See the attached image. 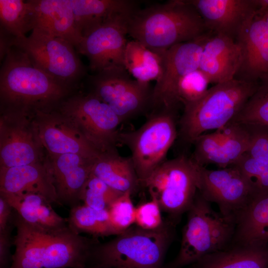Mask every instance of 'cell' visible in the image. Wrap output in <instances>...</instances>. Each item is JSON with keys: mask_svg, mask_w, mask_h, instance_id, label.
Masks as SVG:
<instances>
[{"mask_svg": "<svg viewBox=\"0 0 268 268\" xmlns=\"http://www.w3.org/2000/svg\"><path fill=\"white\" fill-rule=\"evenodd\" d=\"M260 14V13H259ZM263 15V16L265 18V19L268 25V11H267L266 12L263 13V14H260Z\"/></svg>", "mask_w": 268, "mask_h": 268, "instance_id": "b9f144b4", "label": "cell"}, {"mask_svg": "<svg viewBox=\"0 0 268 268\" xmlns=\"http://www.w3.org/2000/svg\"><path fill=\"white\" fill-rule=\"evenodd\" d=\"M147 202L142 203L136 208L135 223L140 228L154 230L164 223L159 204L153 197Z\"/></svg>", "mask_w": 268, "mask_h": 268, "instance_id": "74e56055", "label": "cell"}, {"mask_svg": "<svg viewBox=\"0 0 268 268\" xmlns=\"http://www.w3.org/2000/svg\"><path fill=\"white\" fill-rule=\"evenodd\" d=\"M125 69L137 81H156L161 72V57L140 42L128 41L124 58Z\"/></svg>", "mask_w": 268, "mask_h": 268, "instance_id": "83f0119b", "label": "cell"}, {"mask_svg": "<svg viewBox=\"0 0 268 268\" xmlns=\"http://www.w3.org/2000/svg\"><path fill=\"white\" fill-rule=\"evenodd\" d=\"M268 243V194L255 197L236 217L232 243Z\"/></svg>", "mask_w": 268, "mask_h": 268, "instance_id": "4316f807", "label": "cell"}, {"mask_svg": "<svg viewBox=\"0 0 268 268\" xmlns=\"http://www.w3.org/2000/svg\"><path fill=\"white\" fill-rule=\"evenodd\" d=\"M0 195L28 224L43 228H58L68 225L67 218L59 215L53 208L52 203L40 194L0 192Z\"/></svg>", "mask_w": 268, "mask_h": 268, "instance_id": "cb8c5ba5", "label": "cell"}, {"mask_svg": "<svg viewBox=\"0 0 268 268\" xmlns=\"http://www.w3.org/2000/svg\"><path fill=\"white\" fill-rule=\"evenodd\" d=\"M175 226L166 218L154 230L131 227L107 242L97 243L89 263L112 268H162Z\"/></svg>", "mask_w": 268, "mask_h": 268, "instance_id": "5b68a950", "label": "cell"}, {"mask_svg": "<svg viewBox=\"0 0 268 268\" xmlns=\"http://www.w3.org/2000/svg\"><path fill=\"white\" fill-rule=\"evenodd\" d=\"M241 60V48L235 40L211 32L204 45L199 69L209 83L216 84L234 79Z\"/></svg>", "mask_w": 268, "mask_h": 268, "instance_id": "ffe728a7", "label": "cell"}, {"mask_svg": "<svg viewBox=\"0 0 268 268\" xmlns=\"http://www.w3.org/2000/svg\"><path fill=\"white\" fill-rule=\"evenodd\" d=\"M70 89L34 66L17 47H11L2 61L0 96L5 110L48 111L63 101Z\"/></svg>", "mask_w": 268, "mask_h": 268, "instance_id": "3957f363", "label": "cell"}, {"mask_svg": "<svg viewBox=\"0 0 268 268\" xmlns=\"http://www.w3.org/2000/svg\"><path fill=\"white\" fill-rule=\"evenodd\" d=\"M243 125L247 128L250 134V145L246 153L268 164V127Z\"/></svg>", "mask_w": 268, "mask_h": 268, "instance_id": "8d00e7d4", "label": "cell"}, {"mask_svg": "<svg viewBox=\"0 0 268 268\" xmlns=\"http://www.w3.org/2000/svg\"><path fill=\"white\" fill-rule=\"evenodd\" d=\"M70 3L82 37L107 17L137 9V1L131 0H70Z\"/></svg>", "mask_w": 268, "mask_h": 268, "instance_id": "484cf974", "label": "cell"}, {"mask_svg": "<svg viewBox=\"0 0 268 268\" xmlns=\"http://www.w3.org/2000/svg\"><path fill=\"white\" fill-rule=\"evenodd\" d=\"M12 46L25 52L36 67L71 88L85 74L75 48L64 39L33 29L28 36L12 39Z\"/></svg>", "mask_w": 268, "mask_h": 268, "instance_id": "9c48e42d", "label": "cell"}, {"mask_svg": "<svg viewBox=\"0 0 268 268\" xmlns=\"http://www.w3.org/2000/svg\"><path fill=\"white\" fill-rule=\"evenodd\" d=\"M210 33L175 45L160 55L161 72L152 89L151 113L178 112L174 103L176 87L187 74L199 69L203 47Z\"/></svg>", "mask_w": 268, "mask_h": 268, "instance_id": "7c38bea8", "label": "cell"}, {"mask_svg": "<svg viewBox=\"0 0 268 268\" xmlns=\"http://www.w3.org/2000/svg\"><path fill=\"white\" fill-rule=\"evenodd\" d=\"M16 234L9 268H87L97 238H88L68 225L43 228L24 221L15 210Z\"/></svg>", "mask_w": 268, "mask_h": 268, "instance_id": "6da1fadb", "label": "cell"}, {"mask_svg": "<svg viewBox=\"0 0 268 268\" xmlns=\"http://www.w3.org/2000/svg\"><path fill=\"white\" fill-rule=\"evenodd\" d=\"M0 192L36 193L46 198L52 204L62 205L47 162L0 167Z\"/></svg>", "mask_w": 268, "mask_h": 268, "instance_id": "44dd1931", "label": "cell"}, {"mask_svg": "<svg viewBox=\"0 0 268 268\" xmlns=\"http://www.w3.org/2000/svg\"><path fill=\"white\" fill-rule=\"evenodd\" d=\"M133 13L113 14L83 36L76 51L87 57L89 68L95 73L111 68H125L128 22Z\"/></svg>", "mask_w": 268, "mask_h": 268, "instance_id": "4fadbf2b", "label": "cell"}, {"mask_svg": "<svg viewBox=\"0 0 268 268\" xmlns=\"http://www.w3.org/2000/svg\"><path fill=\"white\" fill-rule=\"evenodd\" d=\"M218 130L215 165L219 168H226L233 165L247 152L250 134L245 125L232 122Z\"/></svg>", "mask_w": 268, "mask_h": 268, "instance_id": "f546056e", "label": "cell"}, {"mask_svg": "<svg viewBox=\"0 0 268 268\" xmlns=\"http://www.w3.org/2000/svg\"><path fill=\"white\" fill-rule=\"evenodd\" d=\"M242 60L235 78L260 82L268 78V25L263 15L256 12L236 39Z\"/></svg>", "mask_w": 268, "mask_h": 268, "instance_id": "e0dca14e", "label": "cell"}, {"mask_svg": "<svg viewBox=\"0 0 268 268\" xmlns=\"http://www.w3.org/2000/svg\"><path fill=\"white\" fill-rule=\"evenodd\" d=\"M35 16L32 0H0V32L12 39L33 30Z\"/></svg>", "mask_w": 268, "mask_h": 268, "instance_id": "f1b7e54d", "label": "cell"}, {"mask_svg": "<svg viewBox=\"0 0 268 268\" xmlns=\"http://www.w3.org/2000/svg\"><path fill=\"white\" fill-rule=\"evenodd\" d=\"M30 113L5 110L0 120V167L40 162L42 145Z\"/></svg>", "mask_w": 268, "mask_h": 268, "instance_id": "9a60e30c", "label": "cell"}, {"mask_svg": "<svg viewBox=\"0 0 268 268\" xmlns=\"http://www.w3.org/2000/svg\"><path fill=\"white\" fill-rule=\"evenodd\" d=\"M123 193L113 189L91 173L81 191L80 201L97 210L108 209Z\"/></svg>", "mask_w": 268, "mask_h": 268, "instance_id": "d6a6232c", "label": "cell"}, {"mask_svg": "<svg viewBox=\"0 0 268 268\" xmlns=\"http://www.w3.org/2000/svg\"><path fill=\"white\" fill-rule=\"evenodd\" d=\"M90 79L91 93L107 104L122 122L151 107L152 90L149 83L133 79L125 68L107 69Z\"/></svg>", "mask_w": 268, "mask_h": 268, "instance_id": "8fae6325", "label": "cell"}, {"mask_svg": "<svg viewBox=\"0 0 268 268\" xmlns=\"http://www.w3.org/2000/svg\"><path fill=\"white\" fill-rule=\"evenodd\" d=\"M50 157L47 164L61 205L70 208L80 204L81 191L95 160L72 153Z\"/></svg>", "mask_w": 268, "mask_h": 268, "instance_id": "d6986e66", "label": "cell"}, {"mask_svg": "<svg viewBox=\"0 0 268 268\" xmlns=\"http://www.w3.org/2000/svg\"><path fill=\"white\" fill-rule=\"evenodd\" d=\"M91 173L122 193L133 195L141 187L131 157L122 156L118 151L101 153L94 161Z\"/></svg>", "mask_w": 268, "mask_h": 268, "instance_id": "d4e9b609", "label": "cell"}, {"mask_svg": "<svg viewBox=\"0 0 268 268\" xmlns=\"http://www.w3.org/2000/svg\"><path fill=\"white\" fill-rule=\"evenodd\" d=\"M202 17L207 29L236 40L256 14L255 0H188Z\"/></svg>", "mask_w": 268, "mask_h": 268, "instance_id": "ac0fdd59", "label": "cell"}, {"mask_svg": "<svg viewBox=\"0 0 268 268\" xmlns=\"http://www.w3.org/2000/svg\"><path fill=\"white\" fill-rule=\"evenodd\" d=\"M178 113L163 111L151 113L138 129L119 133L118 143L131 151L140 185L166 159L177 140Z\"/></svg>", "mask_w": 268, "mask_h": 268, "instance_id": "52a82bcc", "label": "cell"}, {"mask_svg": "<svg viewBox=\"0 0 268 268\" xmlns=\"http://www.w3.org/2000/svg\"><path fill=\"white\" fill-rule=\"evenodd\" d=\"M32 1L35 11L33 29L64 39L70 43L76 50L82 36L76 25L70 0H32Z\"/></svg>", "mask_w": 268, "mask_h": 268, "instance_id": "7402d4cb", "label": "cell"}, {"mask_svg": "<svg viewBox=\"0 0 268 268\" xmlns=\"http://www.w3.org/2000/svg\"><path fill=\"white\" fill-rule=\"evenodd\" d=\"M197 188L222 214L236 218L255 198L248 182L233 166L211 170L197 165Z\"/></svg>", "mask_w": 268, "mask_h": 268, "instance_id": "5bb4252c", "label": "cell"}, {"mask_svg": "<svg viewBox=\"0 0 268 268\" xmlns=\"http://www.w3.org/2000/svg\"><path fill=\"white\" fill-rule=\"evenodd\" d=\"M187 212L179 253L167 268L190 266L208 254L227 248L233 241L236 217L214 210L198 191Z\"/></svg>", "mask_w": 268, "mask_h": 268, "instance_id": "8992f818", "label": "cell"}, {"mask_svg": "<svg viewBox=\"0 0 268 268\" xmlns=\"http://www.w3.org/2000/svg\"><path fill=\"white\" fill-rule=\"evenodd\" d=\"M13 227V224L0 231V268H9L12 263L10 248L13 242L11 237Z\"/></svg>", "mask_w": 268, "mask_h": 268, "instance_id": "f35d334b", "label": "cell"}, {"mask_svg": "<svg viewBox=\"0 0 268 268\" xmlns=\"http://www.w3.org/2000/svg\"><path fill=\"white\" fill-rule=\"evenodd\" d=\"M232 166L239 169L246 179L255 198L268 194V163L246 153Z\"/></svg>", "mask_w": 268, "mask_h": 268, "instance_id": "e575fe53", "label": "cell"}, {"mask_svg": "<svg viewBox=\"0 0 268 268\" xmlns=\"http://www.w3.org/2000/svg\"><path fill=\"white\" fill-rule=\"evenodd\" d=\"M15 210L7 200L0 195V231L13 224Z\"/></svg>", "mask_w": 268, "mask_h": 268, "instance_id": "ab89813d", "label": "cell"}, {"mask_svg": "<svg viewBox=\"0 0 268 268\" xmlns=\"http://www.w3.org/2000/svg\"><path fill=\"white\" fill-rule=\"evenodd\" d=\"M231 122L268 127V78L260 82L258 89Z\"/></svg>", "mask_w": 268, "mask_h": 268, "instance_id": "1f68e13d", "label": "cell"}, {"mask_svg": "<svg viewBox=\"0 0 268 268\" xmlns=\"http://www.w3.org/2000/svg\"><path fill=\"white\" fill-rule=\"evenodd\" d=\"M258 9L257 12L263 14L268 11V0H255Z\"/></svg>", "mask_w": 268, "mask_h": 268, "instance_id": "60d3db41", "label": "cell"}, {"mask_svg": "<svg viewBox=\"0 0 268 268\" xmlns=\"http://www.w3.org/2000/svg\"><path fill=\"white\" fill-rule=\"evenodd\" d=\"M209 81L199 69L193 71L184 76L176 87L174 103L178 110L180 105L183 108L201 99L207 91Z\"/></svg>", "mask_w": 268, "mask_h": 268, "instance_id": "836d02e7", "label": "cell"}, {"mask_svg": "<svg viewBox=\"0 0 268 268\" xmlns=\"http://www.w3.org/2000/svg\"><path fill=\"white\" fill-rule=\"evenodd\" d=\"M130 191L124 193L108 208L110 218L115 228L121 233L135 223L136 208Z\"/></svg>", "mask_w": 268, "mask_h": 268, "instance_id": "d590c367", "label": "cell"}, {"mask_svg": "<svg viewBox=\"0 0 268 268\" xmlns=\"http://www.w3.org/2000/svg\"><path fill=\"white\" fill-rule=\"evenodd\" d=\"M60 111L100 153L118 151V128L122 122L107 104L93 94L69 97L61 102Z\"/></svg>", "mask_w": 268, "mask_h": 268, "instance_id": "30bf717a", "label": "cell"}, {"mask_svg": "<svg viewBox=\"0 0 268 268\" xmlns=\"http://www.w3.org/2000/svg\"><path fill=\"white\" fill-rule=\"evenodd\" d=\"M209 32L188 0H171L137 9L131 15L128 26V34L133 40L159 55Z\"/></svg>", "mask_w": 268, "mask_h": 268, "instance_id": "7a4b0ae2", "label": "cell"}, {"mask_svg": "<svg viewBox=\"0 0 268 268\" xmlns=\"http://www.w3.org/2000/svg\"><path fill=\"white\" fill-rule=\"evenodd\" d=\"M175 226L192 204L197 188V164L182 153L166 160L141 184Z\"/></svg>", "mask_w": 268, "mask_h": 268, "instance_id": "ba28073f", "label": "cell"}, {"mask_svg": "<svg viewBox=\"0 0 268 268\" xmlns=\"http://www.w3.org/2000/svg\"><path fill=\"white\" fill-rule=\"evenodd\" d=\"M259 85V82L236 78L214 84L201 99L184 107L178 121L177 140L186 148L205 132L225 127L240 112Z\"/></svg>", "mask_w": 268, "mask_h": 268, "instance_id": "277c9868", "label": "cell"}, {"mask_svg": "<svg viewBox=\"0 0 268 268\" xmlns=\"http://www.w3.org/2000/svg\"><path fill=\"white\" fill-rule=\"evenodd\" d=\"M68 226L75 233H86L94 238L118 235L121 233L111 223L108 209L97 210L84 204L70 208Z\"/></svg>", "mask_w": 268, "mask_h": 268, "instance_id": "4dcf8cb0", "label": "cell"}, {"mask_svg": "<svg viewBox=\"0 0 268 268\" xmlns=\"http://www.w3.org/2000/svg\"><path fill=\"white\" fill-rule=\"evenodd\" d=\"M33 120L41 145L50 156L72 153L95 160L101 154L60 112L36 110Z\"/></svg>", "mask_w": 268, "mask_h": 268, "instance_id": "2e32d148", "label": "cell"}, {"mask_svg": "<svg viewBox=\"0 0 268 268\" xmlns=\"http://www.w3.org/2000/svg\"><path fill=\"white\" fill-rule=\"evenodd\" d=\"M90 268H112L98 267V266H92Z\"/></svg>", "mask_w": 268, "mask_h": 268, "instance_id": "7bdbcfd3", "label": "cell"}, {"mask_svg": "<svg viewBox=\"0 0 268 268\" xmlns=\"http://www.w3.org/2000/svg\"><path fill=\"white\" fill-rule=\"evenodd\" d=\"M188 268H268V243H232L208 254Z\"/></svg>", "mask_w": 268, "mask_h": 268, "instance_id": "603a6c76", "label": "cell"}]
</instances>
